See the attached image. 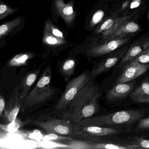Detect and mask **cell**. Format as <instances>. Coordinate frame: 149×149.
<instances>
[{"label": "cell", "mask_w": 149, "mask_h": 149, "mask_svg": "<svg viewBox=\"0 0 149 149\" xmlns=\"http://www.w3.org/2000/svg\"><path fill=\"white\" fill-rule=\"evenodd\" d=\"M91 79L75 96L62 117L76 124L85 118L93 116L98 111V101L102 95Z\"/></svg>", "instance_id": "obj_1"}, {"label": "cell", "mask_w": 149, "mask_h": 149, "mask_svg": "<svg viewBox=\"0 0 149 149\" xmlns=\"http://www.w3.org/2000/svg\"><path fill=\"white\" fill-rule=\"evenodd\" d=\"M144 111L128 110L97 116H91L76 123L80 126H111L132 124L142 118Z\"/></svg>", "instance_id": "obj_2"}, {"label": "cell", "mask_w": 149, "mask_h": 149, "mask_svg": "<svg viewBox=\"0 0 149 149\" xmlns=\"http://www.w3.org/2000/svg\"><path fill=\"white\" fill-rule=\"evenodd\" d=\"M51 76V68L47 67L33 88L22 99V111L29 107L43 103L54 95L55 89L50 85Z\"/></svg>", "instance_id": "obj_3"}, {"label": "cell", "mask_w": 149, "mask_h": 149, "mask_svg": "<svg viewBox=\"0 0 149 149\" xmlns=\"http://www.w3.org/2000/svg\"><path fill=\"white\" fill-rule=\"evenodd\" d=\"M31 123L49 134L72 138L74 136L75 124L62 117L57 118L42 116L31 120Z\"/></svg>", "instance_id": "obj_4"}, {"label": "cell", "mask_w": 149, "mask_h": 149, "mask_svg": "<svg viewBox=\"0 0 149 149\" xmlns=\"http://www.w3.org/2000/svg\"><path fill=\"white\" fill-rule=\"evenodd\" d=\"M92 78L91 73L85 71L70 81L55 108V112L62 116L75 96Z\"/></svg>", "instance_id": "obj_5"}, {"label": "cell", "mask_w": 149, "mask_h": 149, "mask_svg": "<svg viewBox=\"0 0 149 149\" xmlns=\"http://www.w3.org/2000/svg\"><path fill=\"white\" fill-rule=\"evenodd\" d=\"M127 130H122L98 126H80L75 124V138L88 141H97L104 136L128 132Z\"/></svg>", "instance_id": "obj_6"}, {"label": "cell", "mask_w": 149, "mask_h": 149, "mask_svg": "<svg viewBox=\"0 0 149 149\" xmlns=\"http://www.w3.org/2000/svg\"><path fill=\"white\" fill-rule=\"evenodd\" d=\"M127 35H123L104 42L100 45L93 46L88 49L87 55L91 58H97L110 54L129 41L130 37Z\"/></svg>", "instance_id": "obj_7"}, {"label": "cell", "mask_w": 149, "mask_h": 149, "mask_svg": "<svg viewBox=\"0 0 149 149\" xmlns=\"http://www.w3.org/2000/svg\"><path fill=\"white\" fill-rule=\"evenodd\" d=\"M127 50V48L125 47L111 53L108 57L103 59L93 68L91 72V77L95 78L111 69L123 57Z\"/></svg>", "instance_id": "obj_8"}, {"label": "cell", "mask_w": 149, "mask_h": 149, "mask_svg": "<svg viewBox=\"0 0 149 149\" xmlns=\"http://www.w3.org/2000/svg\"><path fill=\"white\" fill-rule=\"evenodd\" d=\"M22 101L20 97L19 87L17 86L9 97L3 113L2 118L7 123H11L16 118L21 108Z\"/></svg>", "instance_id": "obj_9"}, {"label": "cell", "mask_w": 149, "mask_h": 149, "mask_svg": "<svg viewBox=\"0 0 149 149\" xmlns=\"http://www.w3.org/2000/svg\"><path fill=\"white\" fill-rule=\"evenodd\" d=\"M149 69V64L131 62L123 68L122 74L116 81V84L128 82L135 80Z\"/></svg>", "instance_id": "obj_10"}, {"label": "cell", "mask_w": 149, "mask_h": 149, "mask_svg": "<svg viewBox=\"0 0 149 149\" xmlns=\"http://www.w3.org/2000/svg\"><path fill=\"white\" fill-rule=\"evenodd\" d=\"M149 47V37L139 40L133 43L127 49L125 54L120 60L118 67L120 68H123Z\"/></svg>", "instance_id": "obj_11"}, {"label": "cell", "mask_w": 149, "mask_h": 149, "mask_svg": "<svg viewBox=\"0 0 149 149\" xmlns=\"http://www.w3.org/2000/svg\"><path fill=\"white\" fill-rule=\"evenodd\" d=\"M135 84L134 81L116 84L107 93V100L113 102L124 99L131 94Z\"/></svg>", "instance_id": "obj_12"}, {"label": "cell", "mask_w": 149, "mask_h": 149, "mask_svg": "<svg viewBox=\"0 0 149 149\" xmlns=\"http://www.w3.org/2000/svg\"><path fill=\"white\" fill-rule=\"evenodd\" d=\"M54 5L57 13L61 16L67 24H71L75 16L71 2L65 4L63 0H55Z\"/></svg>", "instance_id": "obj_13"}, {"label": "cell", "mask_w": 149, "mask_h": 149, "mask_svg": "<svg viewBox=\"0 0 149 149\" xmlns=\"http://www.w3.org/2000/svg\"><path fill=\"white\" fill-rule=\"evenodd\" d=\"M132 100L139 103L149 104V80L146 79L130 94Z\"/></svg>", "instance_id": "obj_14"}, {"label": "cell", "mask_w": 149, "mask_h": 149, "mask_svg": "<svg viewBox=\"0 0 149 149\" xmlns=\"http://www.w3.org/2000/svg\"><path fill=\"white\" fill-rule=\"evenodd\" d=\"M40 73V70L27 74L22 80L19 85L20 91V97L23 99L29 93V91L33 86Z\"/></svg>", "instance_id": "obj_15"}, {"label": "cell", "mask_w": 149, "mask_h": 149, "mask_svg": "<svg viewBox=\"0 0 149 149\" xmlns=\"http://www.w3.org/2000/svg\"><path fill=\"white\" fill-rule=\"evenodd\" d=\"M139 26L135 22L128 21L124 23L119 28L105 39H104V42L110 40L118 36L123 35L129 34L130 33H136L139 30Z\"/></svg>", "instance_id": "obj_16"}, {"label": "cell", "mask_w": 149, "mask_h": 149, "mask_svg": "<svg viewBox=\"0 0 149 149\" xmlns=\"http://www.w3.org/2000/svg\"><path fill=\"white\" fill-rule=\"evenodd\" d=\"M89 141L91 144L93 149H139L136 145L131 143L129 144H122L110 142L109 143L101 140Z\"/></svg>", "instance_id": "obj_17"}, {"label": "cell", "mask_w": 149, "mask_h": 149, "mask_svg": "<svg viewBox=\"0 0 149 149\" xmlns=\"http://www.w3.org/2000/svg\"><path fill=\"white\" fill-rule=\"evenodd\" d=\"M22 19V17H18L13 20L1 25L0 26V39H2L6 36L15 28L19 26Z\"/></svg>", "instance_id": "obj_18"}, {"label": "cell", "mask_w": 149, "mask_h": 149, "mask_svg": "<svg viewBox=\"0 0 149 149\" xmlns=\"http://www.w3.org/2000/svg\"><path fill=\"white\" fill-rule=\"evenodd\" d=\"M43 42L47 45L50 46H57L61 45L65 42V40L59 39L54 36L49 31L48 27L45 24L43 34Z\"/></svg>", "instance_id": "obj_19"}, {"label": "cell", "mask_w": 149, "mask_h": 149, "mask_svg": "<svg viewBox=\"0 0 149 149\" xmlns=\"http://www.w3.org/2000/svg\"><path fill=\"white\" fill-rule=\"evenodd\" d=\"M75 68V62L73 59L66 60L61 67L60 69L63 75L65 78L70 77L74 74Z\"/></svg>", "instance_id": "obj_20"}, {"label": "cell", "mask_w": 149, "mask_h": 149, "mask_svg": "<svg viewBox=\"0 0 149 149\" xmlns=\"http://www.w3.org/2000/svg\"><path fill=\"white\" fill-rule=\"evenodd\" d=\"M33 55L31 54H21L13 57L8 62V65L11 67H16L24 65L27 61L32 58Z\"/></svg>", "instance_id": "obj_21"}, {"label": "cell", "mask_w": 149, "mask_h": 149, "mask_svg": "<svg viewBox=\"0 0 149 149\" xmlns=\"http://www.w3.org/2000/svg\"><path fill=\"white\" fill-rule=\"evenodd\" d=\"M131 15H124L123 16H120L119 19L116 22V24L109 30L107 31H104L102 33L103 39H104L107 36H109L110 35L114 33L122 25H123L124 23L127 22L128 21L130 20V19Z\"/></svg>", "instance_id": "obj_22"}, {"label": "cell", "mask_w": 149, "mask_h": 149, "mask_svg": "<svg viewBox=\"0 0 149 149\" xmlns=\"http://www.w3.org/2000/svg\"><path fill=\"white\" fill-rule=\"evenodd\" d=\"M120 17L114 16L113 18H110L104 22L97 29L96 33H101L109 30L111 28L116 22L119 19Z\"/></svg>", "instance_id": "obj_23"}, {"label": "cell", "mask_w": 149, "mask_h": 149, "mask_svg": "<svg viewBox=\"0 0 149 149\" xmlns=\"http://www.w3.org/2000/svg\"><path fill=\"white\" fill-rule=\"evenodd\" d=\"M29 123H31V120L29 119L26 120L25 122H23V121L20 120L17 117L16 118L13 122L8 124L6 129L9 132H15L21 127H23L24 125H26Z\"/></svg>", "instance_id": "obj_24"}, {"label": "cell", "mask_w": 149, "mask_h": 149, "mask_svg": "<svg viewBox=\"0 0 149 149\" xmlns=\"http://www.w3.org/2000/svg\"><path fill=\"white\" fill-rule=\"evenodd\" d=\"M131 62H137L143 64H149V47L141 53L140 54L135 57L129 63Z\"/></svg>", "instance_id": "obj_25"}, {"label": "cell", "mask_w": 149, "mask_h": 149, "mask_svg": "<svg viewBox=\"0 0 149 149\" xmlns=\"http://www.w3.org/2000/svg\"><path fill=\"white\" fill-rule=\"evenodd\" d=\"M17 10L16 8H12L6 4H1L0 5V19H5L10 15L17 12Z\"/></svg>", "instance_id": "obj_26"}, {"label": "cell", "mask_w": 149, "mask_h": 149, "mask_svg": "<svg viewBox=\"0 0 149 149\" xmlns=\"http://www.w3.org/2000/svg\"><path fill=\"white\" fill-rule=\"evenodd\" d=\"M50 31V33L55 37H57L59 39L62 40H64V36L63 33L58 29L57 28L54 26L51 21L49 20L46 23Z\"/></svg>", "instance_id": "obj_27"}, {"label": "cell", "mask_w": 149, "mask_h": 149, "mask_svg": "<svg viewBox=\"0 0 149 149\" xmlns=\"http://www.w3.org/2000/svg\"><path fill=\"white\" fill-rule=\"evenodd\" d=\"M148 130H149V117L141 119L135 130L136 132Z\"/></svg>", "instance_id": "obj_28"}, {"label": "cell", "mask_w": 149, "mask_h": 149, "mask_svg": "<svg viewBox=\"0 0 149 149\" xmlns=\"http://www.w3.org/2000/svg\"><path fill=\"white\" fill-rule=\"evenodd\" d=\"M131 144L136 145L139 149H149V140L143 138H136L133 143Z\"/></svg>", "instance_id": "obj_29"}, {"label": "cell", "mask_w": 149, "mask_h": 149, "mask_svg": "<svg viewBox=\"0 0 149 149\" xmlns=\"http://www.w3.org/2000/svg\"><path fill=\"white\" fill-rule=\"evenodd\" d=\"M104 15V12L102 10L97 11L92 16L90 26L93 27L97 24L101 22Z\"/></svg>", "instance_id": "obj_30"}, {"label": "cell", "mask_w": 149, "mask_h": 149, "mask_svg": "<svg viewBox=\"0 0 149 149\" xmlns=\"http://www.w3.org/2000/svg\"><path fill=\"white\" fill-rule=\"evenodd\" d=\"M6 102L4 97L1 95L0 96V116L3 117V113L6 108Z\"/></svg>", "instance_id": "obj_31"}, {"label": "cell", "mask_w": 149, "mask_h": 149, "mask_svg": "<svg viewBox=\"0 0 149 149\" xmlns=\"http://www.w3.org/2000/svg\"><path fill=\"white\" fill-rule=\"evenodd\" d=\"M140 3H141V0H133L131 3L130 6L131 9L136 8L138 7L139 6Z\"/></svg>", "instance_id": "obj_32"}, {"label": "cell", "mask_w": 149, "mask_h": 149, "mask_svg": "<svg viewBox=\"0 0 149 149\" xmlns=\"http://www.w3.org/2000/svg\"><path fill=\"white\" fill-rule=\"evenodd\" d=\"M148 19H149V13H148Z\"/></svg>", "instance_id": "obj_33"}]
</instances>
